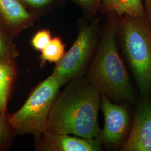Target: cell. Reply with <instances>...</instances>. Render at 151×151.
<instances>
[{
    "label": "cell",
    "instance_id": "1",
    "mask_svg": "<svg viewBox=\"0 0 151 151\" xmlns=\"http://www.w3.org/2000/svg\"><path fill=\"white\" fill-rule=\"evenodd\" d=\"M59 92L49 114L46 130L96 138L102 94L85 76L73 79Z\"/></svg>",
    "mask_w": 151,
    "mask_h": 151
},
{
    "label": "cell",
    "instance_id": "2",
    "mask_svg": "<svg viewBox=\"0 0 151 151\" xmlns=\"http://www.w3.org/2000/svg\"><path fill=\"white\" fill-rule=\"evenodd\" d=\"M119 25L114 17L105 24L85 76L114 102L133 104L137 101L136 92L117 46Z\"/></svg>",
    "mask_w": 151,
    "mask_h": 151
},
{
    "label": "cell",
    "instance_id": "3",
    "mask_svg": "<svg viewBox=\"0 0 151 151\" xmlns=\"http://www.w3.org/2000/svg\"><path fill=\"white\" fill-rule=\"evenodd\" d=\"M124 55L143 99L151 94V27L144 17L125 15L119 25Z\"/></svg>",
    "mask_w": 151,
    "mask_h": 151
},
{
    "label": "cell",
    "instance_id": "4",
    "mask_svg": "<svg viewBox=\"0 0 151 151\" xmlns=\"http://www.w3.org/2000/svg\"><path fill=\"white\" fill-rule=\"evenodd\" d=\"M60 87L51 75L34 87L19 110L8 113L7 122L15 136L29 134L35 140L46 130L49 114Z\"/></svg>",
    "mask_w": 151,
    "mask_h": 151
},
{
    "label": "cell",
    "instance_id": "5",
    "mask_svg": "<svg viewBox=\"0 0 151 151\" xmlns=\"http://www.w3.org/2000/svg\"><path fill=\"white\" fill-rule=\"evenodd\" d=\"M100 20L95 19L90 22L79 21L77 38L63 58L55 65L52 74L60 86L86 75L97 47L101 31Z\"/></svg>",
    "mask_w": 151,
    "mask_h": 151
},
{
    "label": "cell",
    "instance_id": "6",
    "mask_svg": "<svg viewBox=\"0 0 151 151\" xmlns=\"http://www.w3.org/2000/svg\"><path fill=\"white\" fill-rule=\"evenodd\" d=\"M100 109L103 112L104 125L95 138L102 146L115 147L119 145L127 133L129 114L122 104L116 103L102 95Z\"/></svg>",
    "mask_w": 151,
    "mask_h": 151
},
{
    "label": "cell",
    "instance_id": "7",
    "mask_svg": "<svg viewBox=\"0 0 151 151\" xmlns=\"http://www.w3.org/2000/svg\"><path fill=\"white\" fill-rule=\"evenodd\" d=\"M39 19L19 0H0V30L12 40Z\"/></svg>",
    "mask_w": 151,
    "mask_h": 151
},
{
    "label": "cell",
    "instance_id": "8",
    "mask_svg": "<svg viewBox=\"0 0 151 151\" xmlns=\"http://www.w3.org/2000/svg\"><path fill=\"white\" fill-rule=\"evenodd\" d=\"M37 151H100L102 146L95 138L45 131L35 140Z\"/></svg>",
    "mask_w": 151,
    "mask_h": 151
},
{
    "label": "cell",
    "instance_id": "9",
    "mask_svg": "<svg viewBox=\"0 0 151 151\" xmlns=\"http://www.w3.org/2000/svg\"><path fill=\"white\" fill-rule=\"evenodd\" d=\"M123 151H151V99H143L138 104Z\"/></svg>",
    "mask_w": 151,
    "mask_h": 151
},
{
    "label": "cell",
    "instance_id": "10",
    "mask_svg": "<svg viewBox=\"0 0 151 151\" xmlns=\"http://www.w3.org/2000/svg\"><path fill=\"white\" fill-rule=\"evenodd\" d=\"M17 69L16 61L0 58V112L7 116V104L16 80Z\"/></svg>",
    "mask_w": 151,
    "mask_h": 151
},
{
    "label": "cell",
    "instance_id": "11",
    "mask_svg": "<svg viewBox=\"0 0 151 151\" xmlns=\"http://www.w3.org/2000/svg\"><path fill=\"white\" fill-rule=\"evenodd\" d=\"M100 9L109 14L145 18L142 0H102Z\"/></svg>",
    "mask_w": 151,
    "mask_h": 151
},
{
    "label": "cell",
    "instance_id": "12",
    "mask_svg": "<svg viewBox=\"0 0 151 151\" xmlns=\"http://www.w3.org/2000/svg\"><path fill=\"white\" fill-rule=\"evenodd\" d=\"M65 46L59 36L52 37L48 44L40 52V66L43 68L47 63H58L65 53Z\"/></svg>",
    "mask_w": 151,
    "mask_h": 151
},
{
    "label": "cell",
    "instance_id": "13",
    "mask_svg": "<svg viewBox=\"0 0 151 151\" xmlns=\"http://www.w3.org/2000/svg\"><path fill=\"white\" fill-rule=\"evenodd\" d=\"M27 10L40 18L62 7L67 0H19Z\"/></svg>",
    "mask_w": 151,
    "mask_h": 151
},
{
    "label": "cell",
    "instance_id": "14",
    "mask_svg": "<svg viewBox=\"0 0 151 151\" xmlns=\"http://www.w3.org/2000/svg\"><path fill=\"white\" fill-rule=\"evenodd\" d=\"M14 40L7 37L0 30V58L9 62H14L19 57L20 53Z\"/></svg>",
    "mask_w": 151,
    "mask_h": 151
},
{
    "label": "cell",
    "instance_id": "15",
    "mask_svg": "<svg viewBox=\"0 0 151 151\" xmlns=\"http://www.w3.org/2000/svg\"><path fill=\"white\" fill-rule=\"evenodd\" d=\"M14 137L7 122V116L0 112V151L9 150Z\"/></svg>",
    "mask_w": 151,
    "mask_h": 151
},
{
    "label": "cell",
    "instance_id": "16",
    "mask_svg": "<svg viewBox=\"0 0 151 151\" xmlns=\"http://www.w3.org/2000/svg\"><path fill=\"white\" fill-rule=\"evenodd\" d=\"M52 35L48 29H39L35 32L30 39V45L35 50L41 52L50 42Z\"/></svg>",
    "mask_w": 151,
    "mask_h": 151
},
{
    "label": "cell",
    "instance_id": "17",
    "mask_svg": "<svg viewBox=\"0 0 151 151\" xmlns=\"http://www.w3.org/2000/svg\"><path fill=\"white\" fill-rule=\"evenodd\" d=\"M87 16L93 17L100 9L102 0H70Z\"/></svg>",
    "mask_w": 151,
    "mask_h": 151
},
{
    "label": "cell",
    "instance_id": "18",
    "mask_svg": "<svg viewBox=\"0 0 151 151\" xmlns=\"http://www.w3.org/2000/svg\"><path fill=\"white\" fill-rule=\"evenodd\" d=\"M145 15L147 17V22L151 27V0H145Z\"/></svg>",
    "mask_w": 151,
    "mask_h": 151
}]
</instances>
